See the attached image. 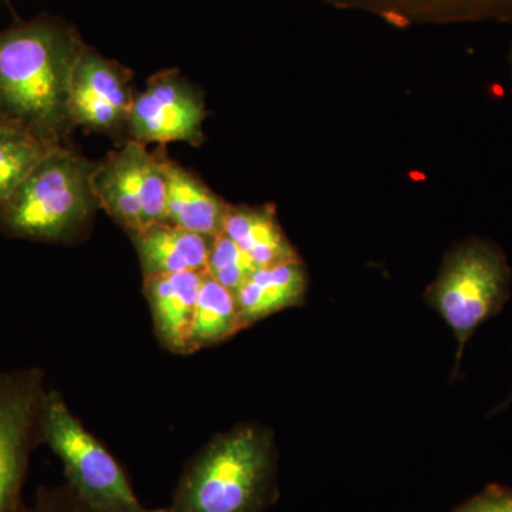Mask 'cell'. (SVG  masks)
<instances>
[{"mask_svg": "<svg viewBox=\"0 0 512 512\" xmlns=\"http://www.w3.org/2000/svg\"><path fill=\"white\" fill-rule=\"evenodd\" d=\"M202 276L200 272L144 276V295L158 342L175 355H191V328Z\"/></svg>", "mask_w": 512, "mask_h": 512, "instance_id": "cell-10", "label": "cell"}, {"mask_svg": "<svg viewBox=\"0 0 512 512\" xmlns=\"http://www.w3.org/2000/svg\"><path fill=\"white\" fill-rule=\"evenodd\" d=\"M255 269L251 259L231 238L224 234L214 238L208 256L207 274L218 284L235 293L254 274Z\"/></svg>", "mask_w": 512, "mask_h": 512, "instance_id": "cell-17", "label": "cell"}, {"mask_svg": "<svg viewBox=\"0 0 512 512\" xmlns=\"http://www.w3.org/2000/svg\"><path fill=\"white\" fill-rule=\"evenodd\" d=\"M96 164L70 144L53 148L0 208V234L46 244L82 237L99 210Z\"/></svg>", "mask_w": 512, "mask_h": 512, "instance_id": "cell-2", "label": "cell"}, {"mask_svg": "<svg viewBox=\"0 0 512 512\" xmlns=\"http://www.w3.org/2000/svg\"><path fill=\"white\" fill-rule=\"evenodd\" d=\"M207 119L204 94L177 69L158 72L136 94L128 117V140L167 146L184 141L200 147Z\"/></svg>", "mask_w": 512, "mask_h": 512, "instance_id": "cell-8", "label": "cell"}, {"mask_svg": "<svg viewBox=\"0 0 512 512\" xmlns=\"http://www.w3.org/2000/svg\"><path fill=\"white\" fill-rule=\"evenodd\" d=\"M20 512H97L84 504L69 485L40 487L33 504L23 505Z\"/></svg>", "mask_w": 512, "mask_h": 512, "instance_id": "cell-18", "label": "cell"}, {"mask_svg": "<svg viewBox=\"0 0 512 512\" xmlns=\"http://www.w3.org/2000/svg\"><path fill=\"white\" fill-rule=\"evenodd\" d=\"M130 238L144 276L207 272L214 238L202 237L168 222L151 225Z\"/></svg>", "mask_w": 512, "mask_h": 512, "instance_id": "cell-11", "label": "cell"}, {"mask_svg": "<svg viewBox=\"0 0 512 512\" xmlns=\"http://www.w3.org/2000/svg\"><path fill=\"white\" fill-rule=\"evenodd\" d=\"M271 434L239 426L214 437L184 468L167 512H259L274 478Z\"/></svg>", "mask_w": 512, "mask_h": 512, "instance_id": "cell-3", "label": "cell"}, {"mask_svg": "<svg viewBox=\"0 0 512 512\" xmlns=\"http://www.w3.org/2000/svg\"><path fill=\"white\" fill-rule=\"evenodd\" d=\"M46 376L40 367L0 372V512H20L30 456L42 444Z\"/></svg>", "mask_w": 512, "mask_h": 512, "instance_id": "cell-7", "label": "cell"}, {"mask_svg": "<svg viewBox=\"0 0 512 512\" xmlns=\"http://www.w3.org/2000/svg\"><path fill=\"white\" fill-rule=\"evenodd\" d=\"M510 62H511V70H512V50H511Z\"/></svg>", "mask_w": 512, "mask_h": 512, "instance_id": "cell-21", "label": "cell"}, {"mask_svg": "<svg viewBox=\"0 0 512 512\" xmlns=\"http://www.w3.org/2000/svg\"><path fill=\"white\" fill-rule=\"evenodd\" d=\"M84 47L76 32L56 20L0 30V121L56 146L69 144L70 89Z\"/></svg>", "mask_w": 512, "mask_h": 512, "instance_id": "cell-1", "label": "cell"}, {"mask_svg": "<svg viewBox=\"0 0 512 512\" xmlns=\"http://www.w3.org/2000/svg\"><path fill=\"white\" fill-rule=\"evenodd\" d=\"M235 295L205 272L191 328V353L220 345L241 332Z\"/></svg>", "mask_w": 512, "mask_h": 512, "instance_id": "cell-15", "label": "cell"}, {"mask_svg": "<svg viewBox=\"0 0 512 512\" xmlns=\"http://www.w3.org/2000/svg\"><path fill=\"white\" fill-rule=\"evenodd\" d=\"M456 512H512V488L491 485Z\"/></svg>", "mask_w": 512, "mask_h": 512, "instance_id": "cell-19", "label": "cell"}, {"mask_svg": "<svg viewBox=\"0 0 512 512\" xmlns=\"http://www.w3.org/2000/svg\"><path fill=\"white\" fill-rule=\"evenodd\" d=\"M512 271L500 247L485 239H468L448 252L440 274L427 292L458 342L454 375L464 346L478 326L493 318L510 298Z\"/></svg>", "mask_w": 512, "mask_h": 512, "instance_id": "cell-4", "label": "cell"}, {"mask_svg": "<svg viewBox=\"0 0 512 512\" xmlns=\"http://www.w3.org/2000/svg\"><path fill=\"white\" fill-rule=\"evenodd\" d=\"M229 204L177 161H167V222L202 237L222 234Z\"/></svg>", "mask_w": 512, "mask_h": 512, "instance_id": "cell-13", "label": "cell"}, {"mask_svg": "<svg viewBox=\"0 0 512 512\" xmlns=\"http://www.w3.org/2000/svg\"><path fill=\"white\" fill-rule=\"evenodd\" d=\"M136 94L133 73L127 67L84 47L70 89L73 126L126 143Z\"/></svg>", "mask_w": 512, "mask_h": 512, "instance_id": "cell-9", "label": "cell"}, {"mask_svg": "<svg viewBox=\"0 0 512 512\" xmlns=\"http://www.w3.org/2000/svg\"><path fill=\"white\" fill-rule=\"evenodd\" d=\"M55 147L25 128L0 121V208Z\"/></svg>", "mask_w": 512, "mask_h": 512, "instance_id": "cell-16", "label": "cell"}, {"mask_svg": "<svg viewBox=\"0 0 512 512\" xmlns=\"http://www.w3.org/2000/svg\"><path fill=\"white\" fill-rule=\"evenodd\" d=\"M447 2L460 3V5H484V3H491L494 0H447Z\"/></svg>", "mask_w": 512, "mask_h": 512, "instance_id": "cell-20", "label": "cell"}, {"mask_svg": "<svg viewBox=\"0 0 512 512\" xmlns=\"http://www.w3.org/2000/svg\"><path fill=\"white\" fill-rule=\"evenodd\" d=\"M308 289V276L301 259L255 269L235 295L239 323L245 330L258 320L301 305Z\"/></svg>", "mask_w": 512, "mask_h": 512, "instance_id": "cell-12", "label": "cell"}, {"mask_svg": "<svg viewBox=\"0 0 512 512\" xmlns=\"http://www.w3.org/2000/svg\"><path fill=\"white\" fill-rule=\"evenodd\" d=\"M42 443L60 458L67 485L97 512H167L143 505L119 461L84 429L57 390H47L43 403Z\"/></svg>", "mask_w": 512, "mask_h": 512, "instance_id": "cell-5", "label": "cell"}, {"mask_svg": "<svg viewBox=\"0 0 512 512\" xmlns=\"http://www.w3.org/2000/svg\"><path fill=\"white\" fill-rule=\"evenodd\" d=\"M222 234L247 254L256 269L299 259L271 205L247 207L229 204Z\"/></svg>", "mask_w": 512, "mask_h": 512, "instance_id": "cell-14", "label": "cell"}, {"mask_svg": "<svg viewBox=\"0 0 512 512\" xmlns=\"http://www.w3.org/2000/svg\"><path fill=\"white\" fill-rule=\"evenodd\" d=\"M165 146L148 151L134 140L110 151L93 173L99 208L128 237L151 225L167 222V161Z\"/></svg>", "mask_w": 512, "mask_h": 512, "instance_id": "cell-6", "label": "cell"}]
</instances>
